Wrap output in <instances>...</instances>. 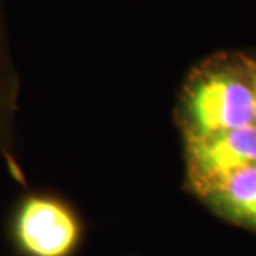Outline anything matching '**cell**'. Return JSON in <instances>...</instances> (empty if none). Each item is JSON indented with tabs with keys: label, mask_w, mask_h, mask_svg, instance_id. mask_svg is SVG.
<instances>
[{
	"label": "cell",
	"mask_w": 256,
	"mask_h": 256,
	"mask_svg": "<svg viewBox=\"0 0 256 256\" xmlns=\"http://www.w3.org/2000/svg\"><path fill=\"white\" fill-rule=\"evenodd\" d=\"M178 124L184 138L206 137L256 124V98L244 57L214 58L185 82Z\"/></svg>",
	"instance_id": "6da1fadb"
},
{
	"label": "cell",
	"mask_w": 256,
	"mask_h": 256,
	"mask_svg": "<svg viewBox=\"0 0 256 256\" xmlns=\"http://www.w3.org/2000/svg\"><path fill=\"white\" fill-rule=\"evenodd\" d=\"M18 77L6 57L0 53V152L9 146L16 118Z\"/></svg>",
	"instance_id": "5b68a950"
},
{
	"label": "cell",
	"mask_w": 256,
	"mask_h": 256,
	"mask_svg": "<svg viewBox=\"0 0 256 256\" xmlns=\"http://www.w3.org/2000/svg\"><path fill=\"white\" fill-rule=\"evenodd\" d=\"M184 140L186 185L202 200L230 175L256 164V124Z\"/></svg>",
	"instance_id": "7a4b0ae2"
},
{
	"label": "cell",
	"mask_w": 256,
	"mask_h": 256,
	"mask_svg": "<svg viewBox=\"0 0 256 256\" xmlns=\"http://www.w3.org/2000/svg\"><path fill=\"white\" fill-rule=\"evenodd\" d=\"M14 238L28 256H70L80 240V224L64 202L30 195L18 205Z\"/></svg>",
	"instance_id": "3957f363"
},
{
	"label": "cell",
	"mask_w": 256,
	"mask_h": 256,
	"mask_svg": "<svg viewBox=\"0 0 256 256\" xmlns=\"http://www.w3.org/2000/svg\"><path fill=\"white\" fill-rule=\"evenodd\" d=\"M204 201L226 220L256 229V164L230 175Z\"/></svg>",
	"instance_id": "277c9868"
},
{
	"label": "cell",
	"mask_w": 256,
	"mask_h": 256,
	"mask_svg": "<svg viewBox=\"0 0 256 256\" xmlns=\"http://www.w3.org/2000/svg\"><path fill=\"white\" fill-rule=\"evenodd\" d=\"M244 60H245V64H246L248 73H249V77H250V82H252V87H254V92H255L256 98V58L244 57Z\"/></svg>",
	"instance_id": "8992f818"
}]
</instances>
